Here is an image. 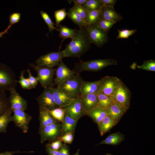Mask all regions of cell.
<instances>
[{
  "label": "cell",
  "instance_id": "cell-1",
  "mask_svg": "<svg viewBox=\"0 0 155 155\" xmlns=\"http://www.w3.org/2000/svg\"><path fill=\"white\" fill-rule=\"evenodd\" d=\"M91 44L84 28H80L70 42L63 51L64 57H79L89 49Z\"/></svg>",
  "mask_w": 155,
  "mask_h": 155
},
{
  "label": "cell",
  "instance_id": "cell-2",
  "mask_svg": "<svg viewBox=\"0 0 155 155\" xmlns=\"http://www.w3.org/2000/svg\"><path fill=\"white\" fill-rule=\"evenodd\" d=\"M117 64V61L113 59H96L86 61L80 60L79 62L74 64L73 70L75 74H80L83 71H98L108 66Z\"/></svg>",
  "mask_w": 155,
  "mask_h": 155
},
{
  "label": "cell",
  "instance_id": "cell-3",
  "mask_svg": "<svg viewBox=\"0 0 155 155\" xmlns=\"http://www.w3.org/2000/svg\"><path fill=\"white\" fill-rule=\"evenodd\" d=\"M17 86L15 72L9 66L0 63V92H5Z\"/></svg>",
  "mask_w": 155,
  "mask_h": 155
},
{
  "label": "cell",
  "instance_id": "cell-4",
  "mask_svg": "<svg viewBox=\"0 0 155 155\" xmlns=\"http://www.w3.org/2000/svg\"><path fill=\"white\" fill-rule=\"evenodd\" d=\"M84 28L91 43L101 47L108 42V32L99 28L97 23L87 25Z\"/></svg>",
  "mask_w": 155,
  "mask_h": 155
},
{
  "label": "cell",
  "instance_id": "cell-5",
  "mask_svg": "<svg viewBox=\"0 0 155 155\" xmlns=\"http://www.w3.org/2000/svg\"><path fill=\"white\" fill-rule=\"evenodd\" d=\"M83 80L80 74H75L66 80L57 88L73 99L80 95V89Z\"/></svg>",
  "mask_w": 155,
  "mask_h": 155
},
{
  "label": "cell",
  "instance_id": "cell-6",
  "mask_svg": "<svg viewBox=\"0 0 155 155\" xmlns=\"http://www.w3.org/2000/svg\"><path fill=\"white\" fill-rule=\"evenodd\" d=\"M29 65L36 71L38 82L42 87L45 88L52 87L53 84V78L55 71L53 67L36 65L34 63Z\"/></svg>",
  "mask_w": 155,
  "mask_h": 155
},
{
  "label": "cell",
  "instance_id": "cell-7",
  "mask_svg": "<svg viewBox=\"0 0 155 155\" xmlns=\"http://www.w3.org/2000/svg\"><path fill=\"white\" fill-rule=\"evenodd\" d=\"M38 133L40 136V142L41 144L46 140L53 142L58 140L64 134L61 123L58 121L39 130Z\"/></svg>",
  "mask_w": 155,
  "mask_h": 155
},
{
  "label": "cell",
  "instance_id": "cell-8",
  "mask_svg": "<svg viewBox=\"0 0 155 155\" xmlns=\"http://www.w3.org/2000/svg\"><path fill=\"white\" fill-rule=\"evenodd\" d=\"M121 81L116 76H106L98 80L100 86L98 93L113 97Z\"/></svg>",
  "mask_w": 155,
  "mask_h": 155
},
{
  "label": "cell",
  "instance_id": "cell-9",
  "mask_svg": "<svg viewBox=\"0 0 155 155\" xmlns=\"http://www.w3.org/2000/svg\"><path fill=\"white\" fill-rule=\"evenodd\" d=\"M65 57L63 51L51 52L42 55L36 61L37 65L53 67L57 66Z\"/></svg>",
  "mask_w": 155,
  "mask_h": 155
},
{
  "label": "cell",
  "instance_id": "cell-10",
  "mask_svg": "<svg viewBox=\"0 0 155 155\" xmlns=\"http://www.w3.org/2000/svg\"><path fill=\"white\" fill-rule=\"evenodd\" d=\"M131 97L130 91L121 80L113 97L114 101L128 110Z\"/></svg>",
  "mask_w": 155,
  "mask_h": 155
},
{
  "label": "cell",
  "instance_id": "cell-11",
  "mask_svg": "<svg viewBox=\"0 0 155 155\" xmlns=\"http://www.w3.org/2000/svg\"><path fill=\"white\" fill-rule=\"evenodd\" d=\"M50 87L44 88L43 92L36 98L39 110L50 111L59 107L56 103Z\"/></svg>",
  "mask_w": 155,
  "mask_h": 155
},
{
  "label": "cell",
  "instance_id": "cell-12",
  "mask_svg": "<svg viewBox=\"0 0 155 155\" xmlns=\"http://www.w3.org/2000/svg\"><path fill=\"white\" fill-rule=\"evenodd\" d=\"M11 121H13L16 126L20 128L24 133H27L28 125L32 117L21 110L16 109L13 111Z\"/></svg>",
  "mask_w": 155,
  "mask_h": 155
},
{
  "label": "cell",
  "instance_id": "cell-13",
  "mask_svg": "<svg viewBox=\"0 0 155 155\" xmlns=\"http://www.w3.org/2000/svg\"><path fill=\"white\" fill-rule=\"evenodd\" d=\"M10 96L8 98L10 108L13 111L19 109L24 111L27 108V101L17 92L15 88H12L9 90Z\"/></svg>",
  "mask_w": 155,
  "mask_h": 155
},
{
  "label": "cell",
  "instance_id": "cell-14",
  "mask_svg": "<svg viewBox=\"0 0 155 155\" xmlns=\"http://www.w3.org/2000/svg\"><path fill=\"white\" fill-rule=\"evenodd\" d=\"M56 76L53 80L54 84L57 86H59L69 78L75 75L73 71L71 70L65 64L62 60L55 69Z\"/></svg>",
  "mask_w": 155,
  "mask_h": 155
},
{
  "label": "cell",
  "instance_id": "cell-15",
  "mask_svg": "<svg viewBox=\"0 0 155 155\" xmlns=\"http://www.w3.org/2000/svg\"><path fill=\"white\" fill-rule=\"evenodd\" d=\"M64 108L65 114L75 119L78 120L85 115L79 96L73 99L71 102Z\"/></svg>",
  "mask_w": 155,
  "mask_h": 155
},
{
  "label": "cell",
  "instance_id": "cell-16",
  "mask_svg": "<svg viewBox=\"0 0 155 155\" xmlns=\"http://www.w3.org/2000/svg\"><path fill=\"white\" fill-rule=\"evenodd\" d=\"M79 97L85 115L91 109L98 106V100L96 94L80 95Z\"/></svg>",
  "mask_w": 155,
  "mask_h": 155
},
{
  "label": "cell",
  "instance_id": "cell-17",
  "mask_svg": "<svg viewBox=\"0 0 155 155\" xmlns=\"http://www.w3.org/2000/svg\"><path fill=\"white\" fill-rule=\"evenodd\" d=\"M50 89L53 94L56 103L59 107L64 108L66 107L73 99L57 88H54L50 87Z\"/></svg>",
  "mask_w": 155,
  "mask_h": 155
},
{
  "label": "cell",
  "instance_id": "cell-18",
  "mask_svg": "<svg viewBox=\"0 0 155 155\" xmlns=\"http://www.w3.org/2000/svg\"><path fill=\"white\" fill-rule=\"evenodd\" d=\"M127 110L114 101L106 109L107 114L113 117L118 123Z\"/></svg>",
  "mask_w": 155,
  "mask_h": 155
},
{
  "label": "cell",
  "instance_id": "cell-19",
  "mask_svg": "<svg viewBox=\"0 0 155 155\" xmlns=\"http://www.w3.org/2000/svg\"><path fill=\"white\" fill-rule=\"evenodd\" d=\"M100 19L117 22L121 20L122 16L117 13L114 8L103 6L101 8Z\"/></svg>",
  "mask_w": 155,
  "mask_h": 155
},
{
  "label": "cell",
  "instance_id": "cell-20",
  "mask_svg": "<svg viewBox=\"0 0 155 155\" xmlns=\"http://www.w3.org/2000/svg\"><path fill=\"white\" fill-rule=\"evenodd\" d=\"M100 90L98 80L89 82L83 80L80 89V95L87 94H97Z\"/></svg>",
  "mask_w": 155,
  "mask_h": 155
},
{
  "label": "cell",
  "instance_id": "cell-21",
  "mask_svg": "<svg viewBox=\"0 0 155 155\" xmlns=\"http://www.w3.org/2000/svg\"><path fill=\"white\" fill-rule=\"evenodd\" d=\"M117 123L113 117L107 115L98 125L100 135L103 136L109 131Z\"/></svg>",
  "mask_w": 155,
  "mask_h": 155
},
{
  "label": "cell",
  "instance_id": "cell-22",
  "mask_svg": "<svg viewBox=\"0 0 155 155\" xmlns=\"http://www.w3.org/2000/svg\"><path fill=\"white\" fill-rule=\"evenodd\" d=\"M107 115L106 109L98 106L93 108L86 114L97 125Z\"/></svg>",
  "mask_w": 155,
  "mask_h": 155
},
{
  "label": "cell",
  "instance_id": "cell-23",
  "mask_svg": "<svg viewBox=\"0 0 155 155\" xmlns=\"http://www.w3.org/2000/svg\"><path fill=\"white\" fill-rule=\"evenodd\" d=\"M125 139V135L118 131L110 134L105 139L101 141L96 146L101 144L117 145L123 142Z\"/></svg>",
  "mask_w": 155,
  "mask_h": 155
},
{
  "label": "cell",
  "instance_id": "cell-24",
  "mask_svg": "<svg viewBox=\"0 0 155 155\" xmlns=\"http://www.w3.org/2000/svg\"><path fill=\"white\" fill-rule=\"evenodd\" d=\"M39 121L40 126L39 130L57 121L50 113L45 110H39Z\"/></svg>",
  "mask_w": 155,
  "mask_h": 155
},
{
  "label": "cell",
  "instance_id": "cell-25",
  "mask_svg": "<svg viewBox=\"0 0 155 155\" xmlns=\"http://www.w3.org/2000/svg\"><path fill=\"white\" fill-rule=\"evenodd\" d=\"M78 121L65 114L61 123L64 134L69 132L74 133Z\"/></svg>",
  "mask_w": 155,
  "mask_h": 155
},
{
  "label": "cell",
  "instance_id": "cell-26",
  "mask_svg": "<svg viewBox=\"0 0 155 155\" xmlns=\"http://www.w3.org/2000/svg\"><path fill=\"white\" fill-rule=\"evenodd\" d=\"M56 27L59 32V36L61 38L63 39L61 43L67 39H73L78 31L76 29L70 28L66 26L60 24Z\"/></svg>",
  "mask_w": 155,
  "mask_h": 155
},
{
  "label": "cell",
  "instance_id": "cell-27",
  "mask_svg": "<svg viewBox=\"0 0 155 155\" xmlns=\"http://www.w3.org/2000/svg\"><path fill=\"white\" fill-rule=\"evenodd\" d=\"M12 112V110L10 108L0 115V133H6L7 125L11 121Z\"/></svg>",
  "mask_w": 155,
  "mask_h": 155
},
{
  "label": "cell",
  "instance_id": "cell-28",
  "mask_svg": "<svg viewBox=\"0 0 155 155\" xmlns=\"http://www.w3.org/2000/svg\"><path fill=\"white\" fill-rule=\"evenodd\" d=\"M67 16L79 28H84L87 25L85 21L79 16L73 7L69 9Z\"/></svg>",
  "mask_w": 155,
  "mask_h": 155
},
{
  "label": "cell",
  "instance_id": "cell-29",
  "mask_svg": "<svg viewBox=\"0 0 155 155\" xmlns=\"http://www.w3.org/2000/svg\"><path fill=\"white\" fill-rule=\"evenodd\" d=\"M103 6L101 0H87L82 6L88 11L101 9Z\"/></svg>",
  "mask_w": 155,
  "mask_h": 155
},
{
  "label": "cell",
  "instance_id": "cell-30",
  "mask_svg": "<svg viewBox=\"0 0 155 155\" xmlns=\"http://www.w3.org/2000/svg\"><path fill=\"white\" fill-rule=\"evenodd\" d=\"M96 94L98 100V106L100 107L106 109L114 101L112 97L100 93Z\"/></svg>",
  "mask_w": 155,
  "mask_h": 155
},
{
  "label": "cell",
  "instance_id": "cell-31",
  "mask_svg": "<svg viewBox=\"0 0 155 155\" xmlns=\"http://www.w3.org/2000/svg\"><path fill=\"white\" fill-rule=\"evenodd\" d=\"M101 15V9L89 11L85 21L87 25L97 23L100 18Z\"/></svg>",
  "mask_w": 155,
  "mask_h": 155
},
{
  "label": "cell",
  "instance_id": "cell-32",
  "mask_svg": "<svg viewBox=\"0 0 155 155\" xmlns=\"http://www.w3.org/2000/svg\"><path fill=\"white\" fill-rule=\"evenodd\" d=\"M11 108L8 98L5 92H0V115Z\"/></svg>",
  "mask_w": 155,
  "mask_h": 155
},
{
  "label": "cell",
  "instance_id": "cell-33",
  "mask_svg": "<svg viewBox=\"0 0 155 155\" xmlns=\"http://www.w3.org/2000/svg\"><path fill=\"white\" fill-rule=\"evenodd\" d=\"M53 117L58 122H63L65 114L64 108L57 107L52 110L49 111Z\"/></svg>",
  "mask_w": 155,
  "mask_h": 155
},
{
  "label": "cell",
  "instance_id": "cell-34",
  "mask_svg": "<svg viewBox=\"0 0 155 155\" xmlns=\"http://www.w3.org/2000/svg\"><path fill=\"white\" fill-rule=\"evenodd\" d=\"M40 13L42 18L47 25L50 32H52L54 30L58 31V29L54 26L55 24L52 21L47 12L41 11L40 12Z\"/></svg>",
  "mask_w": 155,
  "mask_h": 155
},
{
  "label": "cell",
  "instance_id": "cell-35",
  "mask_svg": "<svg viewBox=\"0 0 155 155\" xmlns=\"http://www.w3.org/2000/svg\"><path fill=\"white\" fill-rule=\"evenodd\" d=\"M67 12L66 11V9L64 8L54 11V14L56 26L60 24V22L64 19L67 15Z\"/></svg>",
  "mask_w": 155,
  "mask_h": 155
},
{
  "label": "cell",
  "instance_id": "cell-36",
  "mask_svg": "<svg viewBox=\"0 0 155 155\" xmlns=\"http://www.w3.org/2000/svg\"><path fill=\"white\" fill-rule=\"evenodd\" d=\"M137 67L144 70L155 71V61L152 59L145 61L142 65H138Z\"/></svg>",
  "mask_w": 155,
  "mask_h": 155
},
{
  "label": "cell",
  "instance_id": "cell-37",
  "mask_svg": "<svg viewBox=\"0 0 155 155\" xmlns=\"http://www.w3.org/2000/svg\"><path fill=\"white\" fill-rule=\"evenodd\" d=\"M116 23L115 22L100 19L97 24L99 28L104 31L108 32Z\"/></svg>",
  "mask_w": 155,
  "mask_h": 155
},
{
  "label": "cell",
  "instance_id": "cell-38",
  "mask_svg": "<svg viewBox=\"0 0 155 155\" xmlns=\"http://www.w3.org/2000/svg\"><path fill=\"white\" fill-rule=\"evenodd\" d=\"M137 29L128 30L124 29L120 30L118 29V34L117 37V39L120 38H127L133 34L137 31Z\"/></svg>",
  "mask_w": 155,
  "mask_h": 155
},
{
  "label": "cell",
  "instance_id": "cell-39",
  "mask_svg": "<svg viewBox=\"0 0 155 155\" xmlns=\"http://www.w3.org/2000/svg\"><path fill=\"white\" fill-rule=\"evenodd\" d=\"M79 16L85 21L86 20L89 11L82 6L74 4L73 7Z\"/></svg>",
  "mask_w": 155,
  "mask_h": 155
},
{
  "label": "cell",
  "instance_id": "cell-40",
  "mask_svg": "<svg viewBox=\"0 0 155 155\" xmlns=\"http://www.w3.org/2000/svg\"><path fill=\"white\" fill-rule=\"evenodd\" d=\"M24 71L22 70L20 72V80L16 81L17 83L20 84L21 87L24 89H31L29 85L28 78H25L24 75Z\"/></svg>",
  "mask_w": 155,
  "mask_h": 155
},
{
  "label": "cell",
  "instance_id": "cell-41",
  "mask_svg": "<svg viewBox=\"0 0 155 155\" xmlns=\"http://www.w3.org/2000/svg\"><path fill=\"white\" fill-rule=\"evenodd\" d=\"M73 133L72 132H69L64 134L59 137L58 140L63 142L65 144H71L73 139Z\"/></svg>",
  "mask_w": 155,
  "mask_h": 155
},
{
  "label": "cell",
  "instance_id": "cell-42",
  "mask_svg": "<svg viewBox=\"0 0 155 155\" xmlns=\"http://www.w3.org/2000/svg\"><path fill=\"white\" fill-rule=\"evenodd\" d=\"M26 71L28 74V78H27L31 89L35 88L38 84V81L37 77H35L32 75V73L30 69H28Z\"/></svg>",
  "mask_w": 155,
  "mask_h": 155
},
{
  "label": "cell",
  "instance_id": "cell-43",
  "mask_svg": "<svg viewBox=\"0 0 155 155\" xmlns=\"http://www.w3.org/2000/svg\"><path fill=\"white\" fill-rule=\"evenodd\" d=\"M21 13L18 12H14L12 13L9 17L10 24L12 25L18 22L20 19Z\"/></svg>",
  "mask_w": 155,
  "mask_h": 155
},
{
  "label": "cell",
  "instance_id": "cell-44",
  "mask_svg": "<svg viewBox=\"0 0 155 155\" xmlns=\"http://www.w3.org/2000/svg\"><path fill=\"white\" fill-rule=\"evenodd\" d=\"M62 142L61 140H58L53 141L51 143L49 144V145L53 150L58 151L62 145Z\"/></svg>",
  "mask_w": 155,
  "mask_h": 155
},
{
  "label": "cell",
  "instance_id": "cell-45",
  "mask_svg": "<svg viewBox=\"0 0 155 155\" xmlns=\"http://www.w3.org/2000/svg\"><path fill=\"white\" fill-rule=\"evenodd\" d=\"M59 151L61 155H70L69 146L65 143L62 144Z\"/></svg>",
  "mask_w": 155,
  "mask_h": 155
},
{
  "label": "cell",
  "instance_id": "cell-46",
  "mask_svg": "<svg viewBox=\"0 0 155 155\" xmlns=\"http://www.w3.org/2000/svg\"><path fill=\"white\" fill-rule=\"evenodd\" d=\"M103 6L114 8L117 0H101Z\"/></svg>",
  "mask_w": 155,
  "mask_h": 155
},
{
  "label": "cell",
  "instance_id": "cell-47",
  "mask_svg": "<svg viewBox=\"0 0 155 155\" xmlns=\"http://www.w3.org/2000/svg\"><path fill=\"white\" fill-rule=\"evenodd\" d=\"M45 150L49 155H61L59 150H55L52 149L49 144L45 145Z\"/></svg>",
  "mask_w": 155,
  "mask_h": 155
},
{
  "label": "cell",
  "instance_id": "cell-48",
  "mask_svg": "<svg viewBox=\"0 0 155 155\" xmlns=\"http://www.w3.org/2000/svg\"><path fill=\"white\" fill-rule=\"evenodd\" d=\"M86 1L87 0H67V1L69 3H73L74 4H76L82 6Z\"/></svg>",
  "mask_w": 155,
  "mask_h": 155
},
{
  "label": "cell",
  "instance_id": "cell-49",
  "mask_svg": "<svg viewBox=\"0 0 155 155\" xmlns=\"http://www.w3.org/2000/svg\"><path fill=\"white\" fill-rule=\"evenodd\" d=\"M11 25L9 24L7 27V28L3 31L0 32V38L3 37V36L5 34L8 33V30L10 28L11 26Z\"/></svg>",
  "mask_w": 155,
  "mask_h": 155
},
{
  "label": "cell",
  "instance_id": "cell-50",
  "mask_svg": "<svg viewBox=\"0 0 155 155\" xmlns=\"http://www.w3.org/2000/svg\"><path fill=\"white\" fill-rule=\"evenodd\" d=\"M22 152L18 151L11 152H3V155H13V153Z\"/></svg>",
  "mask_w": 155,
  "mask_h": 155
},
{
  "label": "cell",
  "instance_id": "cell-51",
  "mask_svg": "<svg viewBox=\"0 0 155 155\" xmlns=\"http://www.w3.org/2000/svg\"><path fill=\"white\" fill-rule=\"evenodd\" d=\"M79 149L73 155H79Z\"/></svg>",
  "mask_w": 155,
  "mask_h": 155
},
{
  "label": "cell",
  "instance_id": "cell-52",
  "mask_svg": "<svg viewBox=\"0 0 155 155\" xmlns=\"http://www.w3.org/2000/svg\"><path fill=\"white\" fill-rule=\"evenodd\" d=\"M105 155H114L113 154H109V153H107L105 154Z\"/></svg>",
  "mask_w": 155,
  "mask_h": 155
},
{
  "label": "cell",
  "instance_id": "cell-53",
  "mask_svg": "<svg viewBox=\"0 0 155 155\" xmlns=\"http://www.w3.org/2000/svg\"><path fill=\"white\" fill-rule=\"evenodd\" d=\"M0 155H3V152L0 153Z\"/></svg>",
  "mask_w": 155,
  "mask_h": 155
}]
</instances>
